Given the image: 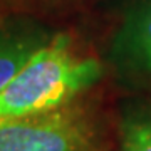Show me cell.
Wrapping results in <instances>:
<instances>
[{"label":"cell","mask_w":151,"mask_h":151,"mask_svg":"<svg viewBox=\"0 0 151 151\" xmlns=\"http://www.w3.org/2000/svg\"><path fill=\"white\" fill-rule=\"evenodd\" d=\"M96 57L77 54L67 35L42 44L0 92V119L45 113L70 104L101 77Z\"/></svg>","instance_id":"6da1fadb"},{"label":"cell","mask_w":151,"mask_h":151,"mask_svg":"<svg viewBox=\"0 0 151 151\" xmlns=\"http://www.w3.org/2000/svg\"><path fill=\"white\" fill-rule=\"evenodd\" d=\"M92 114L79 106L0 119V151H99Z\"/></svg>","instance_id":"7a4b0ae2"},{"label":"cell","mask_w":151,"mask_h":151,"mask_svg":"<svg viewBox=\"0 0 151 151\" xmlns=\"http://www.w3.org/2000/svg\"><path fill=\"white\" fill-rule=\"evenodd\" d=\"M114 57L134 74H151V0H145L119 29Z\"/></svg>","instance_id":"3957f363"},{"label":"cell","mask_w":151,"mask_h":151,"mask_svg":"<svg viewBox=\"0 0 151 151\" xmlns=\"http://www.w3.org/2000/svg\"><path fill=\"white\" fill-rule=\"evenodd\" d=\"M40 45V39L34 35L0 39V92L20 72Z\"/></svg>","instance_id":"277c9868"},{"label":"cell","mask_w":151,"mask_h":151,"mask_svg":"<svg viewBox=\"0 0 151 151\" xmlns=\"http://www.w3.org/2000/svg\"><path fill=\"white\" fill-rule=\"evenodd\" d=\"M123 151H151V111L133 114L124 121Z\"/></svg>","instance_id":"5b68a950"}]
</instances>
